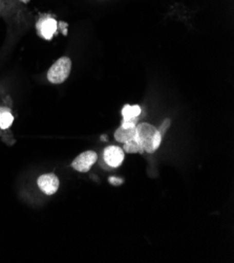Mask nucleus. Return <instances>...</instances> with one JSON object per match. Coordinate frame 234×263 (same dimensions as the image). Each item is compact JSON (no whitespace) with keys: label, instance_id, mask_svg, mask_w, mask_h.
Masks as SVG:
<instances>
[{"label":"nucleus","instance_id":"f257e3e1","mask_svg":"<svg viewBox=\"0 0 234 263\" xmlns=\"http://www.w3.org/2000/svg\"><path fill=\"white\" fill-rule=\"evenodd\" d=\"M136 138L140 142L145 152L153 153L157 151L162 143V136L160 131L154 126L143 123L137 126Z\"/></svg>","mask_w":234,"mask_h":263},{"label":"nucleus","instance_id":"f03ea898","mask_svg":"<svg viewBox=\"0 0 234 263\" xmlns=\"http://www.w3.org/2000/svg\"><path fill=\"white\" fill-rule=\"evenodd\" d=\"M71 69V60L68 57H62L51 65L47 71V80L51 84H61L69 77Z\"/></svg>","mask_w":234,"mask_h":263},{"label":"nucleus","instance_id":"7ed1b4c3","mask_svg":"<svg viewBox=\"0 0 234 263\" xmlns=\"http://www.w3.org/2000/svg\"><path fill=\"white\" fill-rule=\"evenodd\" d=\"M98 155L94 151H85L78 155L71 163V167L78 172H88L92 166L97 162Z\"/></svg>","mask_w":234,"mask_h":263},{"label":"nucleus","instance_id":"20e7f679","mask_svg":"<svg viewBox=\"0 0 234 263\" xmlns=\"http://www.w3.org/2000/svg\"><path fill=\"white\" fill-rule=\"evenodd\" d=\"M37 183H38V187L40 188V190L46 195H53L59 189V179L53 173L41 175L38 178Z\"/></svg>","mask_w":234,"mask_h":263},{"label":"nucleus","instance_id":"39448f33","mask_svg":"<svg viewBox=\"0 0 234 263\" xmlns=\"http://www.w3.org/2000/svg\"><path fill=\"white\" fill-rule=\"evenodd\" d=\"M58 29V23L54 18H41L37 23V30L40 36L46 40H50Z\"/></svg>","mask_w":234,"mask_h":263},{"label":"nucleus","instance_id":"423d86ee","mask_svg":"<svg viewBox=\"0 0 234 263\" xmlns=\"http://www.w3.org/2000/svg\"><path fill=\"white\" fill-rule=\"evenodd\" d=\"M103 156H104V161L105 163L113 167V168H117L119 166H121V164L124 161V151L117 146H109L107 148H105L103 152Z\"/></svg>","mask_w":234,"mask_h":263},{"label":"nucleus","instance_id":"0eeeda50","mask_svg":"<svg viewBox=\"0 0 234 263\" xmlns=\"http://www.w3.org/2000/svg\"><path fill=\"white\" fill-rule=\"evenodd\" d=\"M137 126L136 127H123L120 126L115 133V139L119 143H126L136 138Z\"/></svg>","mask_w":234,"mask_h":263},{"label":"nucleus","instance_id":"6e6552de","mask_svg":"<svg viewBox=\"0 0 234 263\" xmlns=\"http://www.w3.org/2000/svg\"><path fill=\"white\" fill-rule=\"evenodd\" d=\"M140 115H141V107L139 105H125L122 109L123 121H131V122L138 123Z\"/></svg>","mask_w":234,"mask_h":263},{"label":"nucleus","instance_id":"1a4fd4ad","mask_svg":"<svg viewBox=\"0 0 234 263\" xmlns=\"http://www.w3.org/2000/svg\"><path fill=\"white\" fill-rule=\"evenodd\" d=\"M14 121V117L8 108H0V128L7 129L9 128Z\"/></svg>","mask_w":234,"mask_h":263},{"label":"nucleus","instance_id":"9d476101","mask_svg":"<svg viewBox=\"0 0 234 263\" xmlns=\"http://www.w3.org/2000/svg\"><path fill=\"white\" fill-rule=\"evenodd\" d=\"M124 151L127 153H144L145 152L137 138H134L133 140L124 143Z\"/></svg>","mask_w":234,"mask_h":263},{"label":"nucleus","instance_id":"9b49d317","mask_svg":"<svg viewBox=\"0 0 234 263\" xmlns=\"http://www.w3.org/2000/svg\"><path fill=\"white\" fill-rule=\"evenodd\" d=\"M169 126H170V120H169V119H167V120H165V121L163 122V124H162L161 128H160V129H158V130L160 131V134H161L162 138H163V136L165 135V131L167 130V128H168Z\"/></svg>","mask_w":234,"mask_h":263},{"label":"nucleus","instance_id":"f8f14e48","mask_svg":"<svg viewBox=\"0 0 234 263\" xmlns=\"http://www.w3.org/2000/svg\"><path fill=\"white\" fill-rule=\"evenodd\" d=\"M110 182L113 183L114 186H119V185H121V183L123 182V179H120L118 177H111L110 178Z\"/></svg>","mask_w":234,"mask_h":263},{"label":"nucleus","instance_id":"ddd939ff","mask_svg":"<svg viewBox=\"0 0 234 263\" xmlns=\"http://www.w3.org/2000/svg\"><path fill=\"white\" fill-rule=\"evenodd\" d=\"M21 2H22L23 4H29L30 0H21Z\"/></svg>","mask_w":234,"mask_h":263}]
</instances>
